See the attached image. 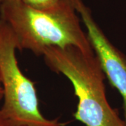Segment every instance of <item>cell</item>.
I'll list each match as a JSON object with an SVG mask.
<instances>
[{
  "label": "cell",
  "mask_w": 126,
  "mask_h": 126,
  "mask_svg": "<svg viewBox=\"0 0 126 126\" xmlns=\"http://www.w3.org/2000/svg\"><path fill=\"white\" fill-rule=\"evenodd\" d=\"M71 0H61L55 9L38 11L13 0L0 4V19L8 25L18 50H29L36 55L50 47L75 46L94 53Z\"/></svg>",
  "instance_id": "6da1fadb"
},
{
  "label": "cell",
  "mask_w": 126,
  "mask_h": 126,
  "mask_svg": "<svg viewBox=\"0 0 126 126\" xmlns=\"http://www.w3.org/2000/svg\"><path fill=\"white\" fill-rule=\"evenodd\" d=\"M3 99V89L1 86V75H0V102Z\"/></svg>",
  "instance_id": "52a82bcc"
},
{
  "label": "cell",
  "mask_w": 126,
  "mask_h": 126,
  "mask_svg": "<svg viewBox=\"0 0 126 126\" xmlns=\"http://www.w3.org/2000/svg\"><path fill=\"white\" fill-rule=\"evenodd\" d=\"M17 43L8 25L0 19V75L4 102L1 116L14 126H63L41 113L34 83L23 74L16 58Z\"/></svg>",
  "instance_id": "3957f363"
},
{
  "label": "cell",
  "mask_w": 126,
  "mask_h": 126,
  "mask_svg": "<svg viewBox=\"0 0 126 126\" xmlns=\"http://www.w3.org/2000/svg\"><path fill=\"white\" fill-rule=\"evenodd\" d=\"M0 126H14L12 124H11L9 122H8L6 120H5L4 118L1 116L0 113Z\"/></svg>",
  "instance_id": "8992f818"
},
{
  "label": "cell",
  "mask_w": 126,
  "mask_h": 126,
  "mask_svg": "<svg viewBox=\"0 0 126 126\" xmlns=\"http://www.w3.org/2000/svg\"><path fill=\"white\" fill-rule=\"evenodd\" d=\"M13 1V0H0V4L4 3V2H6V1Z\"/></svg>",
  "instance_id": "ba28073f"
},
{
  "label": "cell",
  "mask_w": 126,
  "mask_h": 126,
  "mask_svg": "<svg viewBox=\"0 0 126 126\" xmlns=\"http://www.w3.org/2000/svg\"><path fill=\"white\" fill-rule=\"evenodd\" d=\"M86 29L91 46L110 83L121 94L126 126V55L109 40L83 0H71Z\"/></svg>",
  "instance_id": "277c9868"
},
{
  "label": "cell",
  "mask_w": 126,
  "mask_h": 126,
  "mask_svg": "<svg viewBox=\"0 0 126 126\" xmlns=\"http://www.w3.org/2000/svg\"><path fill=\"white\" fill-rule=\"evenodd\" d=\"M46 64L72 83L78 104L74 117L86 126H126L109 103L104 73L94 53L75 46L50 47L42 53Z\"/></svg>",
  "instance_id": "7a4b0ae2"
},
{
  "label": "cell",
  "mask_w": 126,
  "mask_h": 126,
  "mask_svg": "<svg viewBox=\"0 0 126 126\" xmlns=\"http://www.w3.org/2000/svg\"><path fill=\"white\" fill-rule=\"evenodd\" d=\"M32 9L38 11H50L55 9L61 0H21Z\"/></svg>",
  "instance_id": "5b68a950"
}]
</instances>
